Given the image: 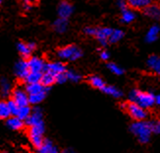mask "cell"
Wrapping results in <instances>:
<instances>
[{
    "instance_id": "6da1fadb",
    "label": "cell",
    "mask_w": 160,
    "mask_h": 153,
    "mask_svg": "<svg viewBox=\"0 0 160 153\" xmlns=\"http://www.w3.org/2000/svg\"><path fill=\"white\" fill-rule=\"evenodd\" d=\"M131 133L141 143H148L153 133L152 129V123L148 121H136L130 127Z\"/></svg>"
},
{
    "instance_id": "7a4b0ae2",
    "label": "cell",
    "mask_w": 160,
    "mask_h": 153,
    "mask_svg": "<svg viewBox=\"0 0 160 153\" xmlns=\"http://www.w3.org/2000/svg\"><path fill=\"white\" fill-rule=\"evenodd\" d=\"M129 99L131 102H134L144 109H149L155 105L154 95L150 92H144L141 90L134 89L129 94Z\"/></svg>"
},
{
    "instance_id": "3957f363",
    "label": "cell",
    "mask_w": 160,
    "mask_h": 153,
    "mask_svg": "<svg viewBox=\"0 0 160 153\" xmlns=\"http://www.w3.org/2000/svg\"><path fill=\"white\" fill-rule=\"evenodd\" d=\"M112 31L113 29L109 27H86L83 29V33L88 36L94 37L103 46L109 43V38Z\"/></svg>"
},
{
    "instance_id": "277c9868",
    "label": "cell",
    "mask_w": 160,
    "mask_h": 153,
    "mask_svg": "<svg viewBox=\"0 0 160 153\" xmlns=\"http://www.w3.org/2000/svg\"><path fill=\"white\" fill-rule=\"evenodd\" d=\"M58 57L63 60L76 61L82 57V52L76 45H68L63 47H60L57 51Z\"/></svg>"
},
{
    "instance_id": "5b68a950",
    "label": "cell",
    "mask_w": 160,
    "mask_h": 153,
    "mask_svg": "<svg viewBox=\"0 0 160 153\" xmlns=\"http://www.w3.org/2000/svg\"><path fill=\"white\" fill-rule=\"evenodd\" d=\"M122 107L127 112V114L135 121H143L148 117L147 109L141 107L134 102H126L123 104Z\"/></svg>"
},
{
    "instance_id": "8992f818",
    "label": "cell",
    "mask_w": 160,
    "mask_h": 153,
    "mask_svg": "<svg viewBox=\"0 0 160 153\" xmlns=\"http://www.w3.org/2000/svg\"><path fill=\"white\" fill-rule=\"evenodd\" d=\"M44 124H39V126L30 127L29 129V137L32 144L36 148H38L43 142V134H44Z\"/></svg>"
},
{
    "instance_id": "52a82bcc",
    "label": "cell",
    "mask_w": 160,
    "mask_h": 153,
    "mask_svg": "<svg viewBox=\"0 0 160 153\" xmlns=\"http://www.w3.org/2000/svg\"><path fill=\"white\" fill-rule=\"evenodd\" d=\"M30 72L31 70L29 67V63H28V60L21 59L17 61V63L14 66V73H15L17 78L20 80H25Z\"/></svg>"
},
{
    "instance_id": "ba28073f",
    "label": "cell",
    "mask_w": 160,
    "mask_h": 153,
    "mask_svg": "<svg viewBox=\"0 0 160 153\" xmlns=\"http://www.w3.org/2000/svg\"><path fill=\"white\" fill-rule=\"evenodd\" d=\"M12 100L15 101L19 107L27 106L30 104L29 94L27 93L26 90H23L22 88H16L15 90H13Z\"/></svg>"
},
{
    "instance_id": "9c48e42d",
    "label": "cell",
    "mask_w": 160,
    "mask_h": 153,
    "mask_svg": "<svg viewBox=\"0 0 160 153\" xmlns=\"http://www.w3.org/2000/svg\"><path fill=\"white\" fill-rule=\"evenodd\" d=\"M26 124L29 127L39 126V124H44L43 122V113L40 108L37 107L32 111L31 116L26 120Z\"/></svg>"
},
{
    "instance_id": "30bf717a",
    "label": "cell",
    "mask_w": 160,
    "mask_h": 153,
    "mask_svg": "<svg viewBox=\"0 0 160 153\" xmlns=\"http://www.w3.org/2000/svg\"><path fill=\"white\" fill-rule=\"evenodd\" d=\"M30 70L33 72H44L46 62L39 57H31L28 60Z\"/></svg>"
},
{
    "instance_id": "8fae6325",
    "label": "cell",
    "mask_w": 160,
    "mask_h": 153,
    "mask_svg": "<svg viewBox=\"0 0 160 153\" xmlns=\"http://www.w3.org/2000/svg\"><path fill=\"white\" fill-rule=\"evenodd\" d=\"M66 65L63 63L62 61H52V62H48L45 65L44 71L50 72L54 75H58L61 73L66 72Z\"/></svg>"
},
{
    "instance_id": "7c38bea8",
    "label": "cell",
    "mask_w": 160,
    "mask_h": 153,
    "mask_svg": "<svg viewBox=\"0 0 160 153\" xmlns=\"http://www.w3.org/2000/svg\"><path fill=\"white\" fill-rule=\"evenodd\" d=\"M73 11H74L73 5L70 2L66 1V0L61 1L58 5V8H57L58 16L60 18H65V19H68L73 14Z\"/></svg>"
},
{
    "instance_id": "4fadbf2b",
    "label": "cell",
    "mask_w": 160,
    "mask_h": 153,
    "mask_svg": "<svg viewBox=\"0 0 160 153\" xmlns=\"http://www.w3.org/2000/svg\"><path fill=\"white\" fill-rule=\"evenodd\" d=\"M143 13L145 16L151 20L160 21V5L158 4H150L143 10Z\"/></svg>"
},
{
    "instance_id": "5bb4252c",
    "label": "cell",
    "mask_w": 160,
    "mask_h": 153,
    "mask_svg": "<svg viewBox=\"0 0 160 153\" xmlns=\"http://www.w3.org/2000/svg\"><path fill=\"white\" fill-rule=\"evenodd\" d=\"M128 6L132 9L144 10L147 7L152 4L153 0H126Z\"/></svg>"
},
{
    "instance_id": "9a60e30c",
    "label": "cell",
    "mask_w": 160,
    "mask_h": 153,
    "mask_svg": "<svg viewBox=\"0 0 160 153\" xmlns=\"http://www.w3.org/2000/svg\"><path fill=\"white\" fill-rule=\"evenodd\" d=\"M6 124L10 129L13 130H19L21 128H24V121L21 120L20 117H18L17 116H12L9 117L6 121Z\"/></svg>"
},
{
    "instance_id": "2e32d148",
    "label": "cell",
    "mask_w": 160,
    "mask_h": 153,
    "mask_svg": "<svg viewBox=\"0 0 160 153\" xmlns=\"http://www.w3.org/2000/svg\"><path fill=\"white\" fill-rule=\"evenodd\" d=\"M148 66L152 72L160 75V57L158 55H150L148 59Z\"/></svg>"
},
{
    "instance_id": "e0dca14e",
    "label": "cell",
    "mask_w": 160,
    "mask_h": 153,
    "mask_svg": "<svg viewBox=\"0 0 160 153\" xmlns=\"http://www.w3.org/2000/svg\"><path fill=\"white\" fill-rule=\"evenodd\" d=\"M11 93H12L11 82L7 78L2 77L0 79V96L3 97V98H6V97H8Z\"/></svg>"
},
{
    "instance_id": "ac0fdd59",
    "label": "cell",
    "mask_w": 160,
    "mask_h": 153,
    "mask_svg": "<svg viewBox=\"0 0 160 153\" xmlns=\"http://www.w3.org/2000/svg\"><path fill=\"white\" fill-rule=\"evenodd\" d=\"M159 33H160V27L158 25L151 26L147 32V35H145V41L147 43H153V41L157 40Z\"/></svg>"
},
{
    "instance_id": "d6986e66",
    "label": "cell",
    "mask_w": 160,
    "mask_h": 153,
    "mask_svg": "<svg viewBox=\"0 0 160 153\" xmlns=\"http://www.w3.org/2000/svg\"><path fill=\"white\" fill-rule=\"evenodd\" d=\"M26 91L29 95H33L43 91H48V88L43 86L41 83H32V84H27Z\"/></svg>"
},
{
    "instance_id": "ffe728a7",
    "label": "cell",
    "mask_w": 160,
    "mask_h": 153,
    "mask_svg": "<svg viewBox=\"0 0 160 153\" xmlns=\"http://www.w3.org/2000/svg\"><path fill=\"white\" fill-rule=\"evenodd\" d=\"M53 29L55 32L59 34H63L67 31L68 29V21L65 18H58L54 21L53 23Z\"/></svg>"
},
{
    "instance_id": "44dd1931",
    "label": "cell",
    "mask_w": 160,
    "mask_h": 153,
    "mask_svg": "<svg viewBox=\"0 0 160 153\" xmlns=\"http://www.w3.org/2000/svg\"><path fill=\"white\" fill-rule=\"evenodd\" d=\"M101 90L103 93H105L108 96L113 97V98H121L123 96V92L121 90L112 85H105Z\"/></svg>"
},
{
    "instance_id": "7402d4cb",
    "label": "cell",
    "mask_w": 160,
    "mask_h": 153,
    "mask_svg": "<svg viewBox=\"0 0 160 153\" xmlns=\"http://www.w3.org/2000/svg\"><path fill=\"white\" fill-rule=\"evenodd\" d=\"M40 83L43 86L49 88L50 86H52L54 84V83H56V75H54L50 72L44 71V72H42V77H41Z\"/></svg>"
},
{
    "instance_id": "603a6c76",
    "label": "cell",
    "mask_w": 160,
    "mask_h": 153,
    "mask_svg": "<svg viewBox=\"0 0 160 153\" xmlns=\"http://www.w3.org/2000/svg\"><path fill=\"white\" fill-rule=\"evenodd\" d=\"M136 20V14L132 9H125L121 11V21L125 24H131Z\"/></svg>"
},
{
    "instance_id": "cb8c5ba5",
    "label": "cell",
    "mask_w": 160,
    "mask_h": 153,
    "mask_svg": "<svg viewBox=\"0 0 160 153\" xmlns=\"http://www.w3.org/2000/svg\"><path fill=\"white\" fill-rule=\"evenodd\" d=\"M17 50H18L19 53L25 58L26 57H30L31 53L32 52V51L29 47L28 44L24 43V41H19V43L17 44Z\"/></svg>"
},
{
    "instance_id": "d4e9b609",
    "label": "cell",
    "mask_w": 160,
    "mask_h": 153,
    "mask_svg": "<svg viewBox=\"0 0 160 153\" xmlns=\"http://www.w3.org/2000/svg\"><path fill=\"white\" fill-rule=\"evenodd\" d=\"M88 83L90 85H92L93 88H96V89H102L104 86H105V83H104L103 79L101 77H99V76L97 75H92L90 76V77H88Z\"/></svg>"
},
{
    "instance_id": "484cf974",
    "label": "cell",
    "mask_w": 160,
    "mask_h": 153,
    "mask_svg": "<svg viewBox=\"0 0 160 153\" xmlns=\"http://www.w3.org/2000/svg\"><path fill=\"white\" fill-rule=\"evenodd\" d=\"M125 36V33L121 29H113L112 33L110 35L109 38V43L110 44H116L118 41H120Z\"/></svg>"
},
{
    "instance_id": "4316f807",
    "label": "cell",
    "mask_w": 160,
    "mask_h": 153,
    "mask_svg": "<svg viewBox=\"0 0 160 153\" xmlns=\"http://www.w3.org/2000/svg\"><path fill=\"white\" fill-rule=\"evenodd\" d=\"M46 93H47V91H43V92H40V93H38V94L29 95L30 104H32V105H38V104H40L45 99Z\"/></svg>"
},
{
    "instance_id": "83f0119b",
    "label": "cell",
    "mask_w": 160,
    "mask_h": 153,
    "mask_svg": "<svg viewBox=\"0 0 160 153\" xmlns=\"http://www.w3.org/2000/svg\"><path fill=\"white\" fill-rule=\"evenodd\" d=\"M41 77H42V72H33L31 71L29 75L27 76L25 81L27 84H32V83H40Z\"/></svg>"
},
{
    "instance_id": "f1b7e54d",
    "label": "cell",
    "mask_w": 160,
    "mask_h": 153,
    "mask_svg": "<svg viewBox=\"0 0 160 153\" xmlns=\"http://www.w3.org/2000/svg\"><path fill=\"white\" fill-rule=\"evenodd\" d=\"M32 109L29 105L27 106H23V107H20L19 108V111H18V114H17V117H20L21 120L23 121H26L28 117H29L32 114Z\"/></svg>"
},
{
    "instance_id": "f546056e",
    "label": "cell",
    "mask_w": 160,
    "mask_h": 153,
    "mask_svg": "<svg viewBox=\"0 0 160 153\" xmlns=\"http://www.w3.org/2000/svg\"><path fill=\"white\" fill-rule=\"evenodd\" d=\"M55 147V145L53 144V142L49 139H44L42 144L38 148V153H48L50 152L53 148Z\"/></svg>"
},
{
    "instance_id": "4dcf8cb0",
    "label": "cell",
    "mask_w": 160,
    "mask_h": 153,
    "mask_svg": "<svg viewBox=\"0 0 160 153\" xmlns=\"http://www.w3.org/2000/svg\"><path fill=\"white\" fill-rule=\"evenodd\" d=\"M10 116H11V114H10V111H9L7 102L0 101V120L8 119Z\"/></svg>"
},
{
    "instance_id": "1f68e13d",
    "label": "cell",
    "mask_w": 160,
    "mask_h": 153,
    "mask_svg": "<svg viewBox=\"0 0 160 153\" xmlns=\"http://www.w3.org/2000/svg\"><path fill=\"white\" fill-rule=\"evenodd\" d=\"M66 75L68 81H72V82H79L82 79V76L80 73H78L75 70H66Z\"/></svg>"
},
{
    "instance_id": "d6a6232c",
    "label": "cell",
    "mask_w": 160,
    "mask_h": 153,
    "mask_svg": "<svg viewBox=\"0 0 160 153\" xmlns=\"http://www.w3.org/2000/svg\"><path fill=\"white\" fill-rule=\"evenodd\" d=\"M107 67L109 69V71L112 72L115 75H122L124 73L123 68L120 67L119 65L116 64V63H113V62H110V63H108L107 64Z\"/></svg>"
},
{
    "instance_id": "836d02e7",
    "label": "cell",
    "mask_w": 160,
    "mask_h": 153,
    "mask_svg": "<svg viewBox=\"0 0 160 153\" xmlns=\"http://www.w3.org/2000/svg\"><path fill=\"white\" fill-rule=\"evenodd\" d=\"M7 104H8V108H9V111H10V114L11 116H17L18 114V111H19V106L16 104V102L14 100H9L8 102H7Z\"/></svg>"
},
{
    "instance_id": "e575fe53",
    "label": "cell",
    "mask_w": 160,
    "mask_h": 153,
    "mask_svg": "<svg viewBox=\"0 0 160 153\" xmlns=\"http://www.w3.org/2000/svg\"><path fill=\"white\" fill-rule=\"evenodd\" d=\"M68 81V78H67V75H66V72L64 73H61V74H58L56 76V82L57 83H60V84H63V83L67 82Z\"/></svg>"
},
{
    "instance_id": "d590c367",
    "label": "cell",
    "mask_w": 160,
    "mask_h": 153,
    "mask_svg": "<svg viewBox=\"0 0 160 153\" xmlns=\"http://www.w3.org/2000/svg\"><path fill=\"white\" fill-rule=\"evenodd\" d=\"M117 6H118V8H119L121 11L127 9L128 7H129L126 0H118V1H117Z\"/></svg>"
},
{
    "instance_id": "8d00e7d4",
    "label": "cell",
    "mask_w": 160,
    "mask_h": 153,
    "mask_svg": "<svg viewBox=\"0 0 160 153\" xmlns=\"http://www.w3.org/2000/svg\"><path fill=\"white\" fill-rule=\"evenodd\" d=\"M152 129H153L154 134H160V120L152 123Z\"/></svg>"
},
{
    "instance_id": "74e56055",
    "label": "cell",
    "mask_w": 160,
    "mask_h": 153,
    "mask_svg": "<svg viewBox=\"0 0 160 153\" xmlns=\"http://www.w3.org/2000/svg\"><path fill=\"white\" fill-rule=\"evenodd\" d=\"M99 57H100L102 60L106 61V60H108V59H109L110 54H109V52H108L106 50H103V51H101V52H100V53H99Z\"/></svg>"
},
{
    "instance_id": "f35d334b",
    "label": "cell",
    "mask_w": 160,
    "mask_h": 153,
    "mask_svg": "<svg viewBox=\"0 0 160 153\" xmlns=\"http://www.w3.org/2000/svg\"><path fill=\"white\" fill-rule=\"evenodd\" d=\"M33 0H23V7L25 9H30L32 7V3Z\"/></svg>"
},
{
    "instance_id": "ab89813d",
    "label": "cell",
    "mask_w": 160,
    "mask_h": 153,
    "mask_svg": "<svg viewBox=\"0 0 160 153\" xmlns=\"http://www.w3.org/2000/svg\"><path fill=\"white\" fill-rule=\"evenodd\" d=\"M28 46H29V47L31 48V50H32V52L37 48V45H36V43H32V41H30V43H28Z\"/></svg>"
},
{
    "instance_id": "60d3db41",
    "label": "cell",
    "mask_w": 160,
    "mask_h": 153,
    "mask_svg": "<svg viewBox=\"0 0 160 153\" xmlns=\"http://www.w3.org/2000/svg\"><path fill=\"white\" fill-rule=\"evenodd\" d=\"M154 100H155V105L160 106V94L154 96Z\"/></svg>"
},
{
    "instance_id": "b9f144b4",
    "label": "cell",
    "mask_w": 160,
    "mask_h": 153,
    "mask_svg": "<svg viewBox=\"0 0 160 153\" xmlns=\"http://www.w3.org/2000/svg\"><path fill=\"white\" fill-rule=\"evenodd\" d=\"M61 153H77L75 150H73V149H71V148H68V149H65V150H63Z\"/></svg>"
},
{
    "instance_id": "7bdbcfd3",
    "label": "cell",
    "mask_w": 160,
    "mask_h": 153,
    "mask_svg": "<svg viewBox=\"0 0 160 153\" xmlns=\"http://www.w3.org/2000/svg\"><path fill=\"white\" fill-rule=\"evenodd\" d=\"M48 153H59V151H58V149H57V147L56 146H55L50 152H48Z\"/></svg>"
},
{
    "instance_id": "ee69618b",
    "label": "cell",
    "mask_w": 160,
    "mask_h": 153,
    "mask_svg": "<svg viewBox=\"0 0 160 153\" xmlns=\"http://www.w3.org/2000/svg\"><path fill=\"white\" fill-rule=\"evenodd\" d=\"M2 2H3V0H0V5L2 4Z\"/></svg>"
},
{
    "instance_id": "f6af8a7d",
    "label": "cell",
    "mask_w": 160,
    "mask_h": 153,
    "mask_svg": "<svg viewBox=\"0 0 160 153\" xmlns=\"http://www.w3.org/2000/svg\"><path fill=\"white\" fill-rule=\"evenodd\" d=\"M33 1H39V0H33Z\"/></svg>"
},
{
    "instance_id": "bcb514c9",
    "label": "cell",
    "mask_w": 160,
    "mask_h": 153,
    "mask_svg": "<svg viewBox=\"0 0 160 153\" xmlns=\"http://www.w3.org/2000/svg\"><path fill=\"white\" fill-rule=\"evenodd\" d=\"M3 153H7V152H3Z\"/></svg>"
}]
</instances>
